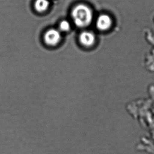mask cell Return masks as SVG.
Segmentation results:
<instances>
[{
  "label": "cell",
  "instance_id": "obj_1",
  "mask_svg": "<svg viewBox=\"0 0 154 154\" xmlns=\"http://www.w3.org/2000/svg\"><path fill=\"white\" fill-rule=\"evenodd\" d=\"M71 15L75 25L80 28L89 26L93 19V12L91 8L82 3L73 7Z\"/></svg>",
  "mask_w": 154,
  "mask_h": 154
},
{
  "label": "cell",
  "instance_id": "obj_2",
  "mask_svg": "<svg viewBox=\"0 0 154 154\" xmlns=\"http://www.w3.org/2000/svg\"><path fill=\"white\" fill-rule=\"evenodd\" d=\"M62 38L61 33L59 30L56 29H50L46 31L43 39L47 45L54 47L60 43Z\"/></svg>",
  "mask_w": 154,
  "mask_h": 154
},
{
  "label": "cell",
  "instance_id": "obj_3",
  "mask_svg": "<svg viewBox=\"0 0 154 154\" xmlns=\"http://www.w3.org/2000/svg\"><path fill=\"white\" fill-rule=\"evenodd\" d=\"M79 41L81 45L85 48L92 47L95 45L96 38L95 34L90 31H84L79 36Z\"/></svg>",
  "mask_w": 154,
  "mask_h": 154
},
{
  "label": "cell",
  "instance_id": "obj_4",
  "mask_svg": "<svg viewBox=\"0 0 154 154\" xmlns=\"http://www.w3.org/2000/svg\"><path fill=\"white\" fill-rule=\"evenodd\" d=\"M113 24L112 17L107 14H101L97 17L96 26L97 28L101 31L109 30Z\"/></svg>",
  "mask_w": 154,
  "mask_h": 154
},
{
  "label": "cell",
  "instance_id": "obj_5",
  "mask_svg": "<svg viewBox=\"0 0 154 154\" xmlns=\"http://www.w3.org/2000/svg\"><path fill=\"white\" fill-rule=\"evenodd\" d=\"M49 0H35L34 4V9L38 13H43L49 9Z\"/></svg>",
  "mask_w": 154,
  "mask_h": 154
},
{
  "label": "cell",
  "instance_id": "obj_6",
  "mask_svg": "<svg viewBox=\"0 0 154 154\" xmlns=\"http://www.w3.org/2000/svg\"><path fill=\"white\" fill-rule=\"evenodd\" d=\"M60 32H68L70 30L71 25L69 22L66 20H63L60 22L59 26Z\"/></svg>",
  "mask_w": 154,
  "mask_h": 154
}]
</instances>
